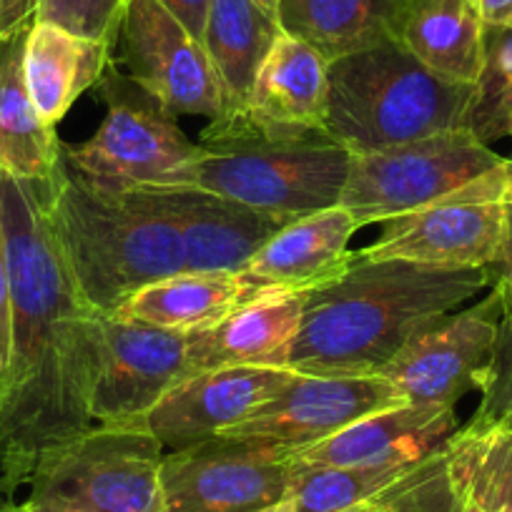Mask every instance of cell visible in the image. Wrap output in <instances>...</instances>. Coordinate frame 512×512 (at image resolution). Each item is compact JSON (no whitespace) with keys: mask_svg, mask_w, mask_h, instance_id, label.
<instances>
[{"mask_svg":"<svg viewBox=\"0 0 512 512\" xmlns=\"http://www.w3.org/2000/svg\"><path fill=\"white\" fill-rule=\"evenodd\" d=\"M11 354L0 382V485H28L48 452L93 427V309L48 224L41 181L0 176Z\"/></svg>","mask_w":512,"mask_h":512,"instance_id":"obj_1","label":"cell"},{"mask_svg":"<svg viewBox=\"0 0 512 512\" xmlns=\"http://www.w3.org/2000/svg\"><path fill=\"white\" fill-rule=\"evenodd\" d=\"M495 269H445L354 251L334 282L307 294L302 327L284 369L327 377H374L417 334L492 287Z\"/></svg>","mask_w":512,"mask_h":512,"instance_id":"obj_2","label":"cell"},{"mask_svg":"<svg viewBox=\"0 0 512 512\" xmlns=\"http://www.w3.org/2000/svg\"><path fill=\"white\" fill-rule=\"evenodd\" d=\"M41 189L58 249L93 312H116L139 289L186 272L179 229L144 189H98L63 149Z\"/></svg>","mask_w":512,"mask_h":512,"instance_id":"obj_3","label":"cell"},{"mask_svg":"<svg viewBox=\"0 0 512 512\" xmlns=\"http://www.w3.org/2000/svg\"><path fill=\"white\" fill-rule=\"evenodd\" d=\"M477 96V83L440 76L390 41L329 63L324 131L349 154L472 131Z\"/></svg>","mask_w":512,"mask_h":512,"instance_id":"obj_4","label":"cell"},{"mask_svg":"<svg viewBox=\"0 0 512 512\" xmlns=\"http://www.w3.org/2000/svg\"><path fill=\"white\" fill-rule=\"evenodd\" d=\"M191 186L282 219L339 206L352 154L327 131L284 134L236 116L201 131Z\"/></svg>","mask_w":512,"mask_h":512,"instance_id":"obj_5","label":"cell"},{"mask_svg":"<svg viewBox=\"0 0 512 512\" xmlns=\"http://www.w3.org/2000/svg\"><path fill=\"white\" fill-rule=\"evenodd\" d=\"M164 445L141 425H93L48 452L18 512H166Z\"/></svg>","mask_w":512,"mask_h":512,"instance_id":"obj_6","label":"cell"},{"mask_svg":"<svg viewBox=\"0 0 512 512\" xmlns=\"http://www.w3.org/2000/svg\"><path fill=\"white\" fill-rule=\"evenodd\" d=\"M106 118L83 144H63V156L106 191L191 186L199 146L169 108L111 63L98 81Z\"/></svg>","mask_w":512,"mask_h":512,"instance_id":"obj_7","label":"cell"},{"mask_svg":"<svg viewBox=\"0 0 512 512\" xmlns=\"http://www.w3.org/2000/svg\"><path fill=\"white\" fill-rule=\"evenodd\" d=\"M512 239V159L412 214L384 221L364 259H400L445 269H497Z\"/></svg>","mask_w":512,"mask_h":512,"instance_id":"obj_8","label":"cell"},{"mask_svg":"<svg viewBox=\"0 0 512 512\" xmlns=\"http://www.w3.org/2000/svg\"><path fill=\"white\" fill-rule=\"evenodd\" d=\"M505 161L470 128L352 154L339 206L354 216L359 229L384 224L435 204Z\"/></svg>","mask_w":512,"mask_h":512,"instance_id":"obj_9","label":"cell"},{"mask_svg":"<svg viewBox=\"0 0 512 512\" xmlns=\"http://www.w3.org/2000/svg\"><path fill=\"white\" fill-rule=\"evenodd\" d=\"M297 472L294 450L216 435L164 455L166 512H259L289 495Z\"/></svg>","mask_w":512,"mask_h":512,"instance_id":"obj_10","label":"cell"},{"mask_svg":"<svg viewBox=\"0 0 512 512\" xmlns=\"http://www.w3.org/2000/svg\"><path fill=\"white\" fill-rule=\"evenodd\" d=\"M93 425H139L189 377L186 332L151 327L123 314H93Z\"/></svg>","mask_w":512,"mask_h":512,"instance_id":"obj_11","label":"cell"},{"mask_svg":"<svg viewBox=\"0 0 512 512\" xmlns=\"http://www.w3.org/2000/svg\"><path fill=\"white\" fill-rule=\"evenodd\" d=\"M126 76L174 116L191 113L219 121L226 116L224 93L204 43L191 36L159 0H126L116 38Z\"/></svg>","mask_w":512,"mask_h":512,"instance_id":"obj_12","label":"cell"},{"mask_svg":"<svg viewBox=\"0 0 512 512\" xmlns=\"http://www.w3.org/2000/svg\"><path fill=\"white\" fill-rule=\"evenodd\" d=\"M407 405L400 392L379 374L327 377L294 372L282 390L249 417L219 435L234 440L302 450L337 435L362 417Z\"/></svg>","mask_w":512,"mask_h":512,"instance_id":"obj_13","label":"cell"},{"mask_svg":"<svg viewBox=\"0 0 512 512\" xmlns=\"http://www.w3.org/2000/svg\"><path fill=\"white\" fill-rule=\"evenodd\" d=\"M500 332V307L495 294L452 312L417 334L379 372L407 405L455 407L467 392L480 387Z\"/></svg>","mask_w":512,"mask_h":512,"instance_id":"obj_14","label":"cell"},{"mask_svg":"<svg viewBox=\"0 0 512 512\" xmlns=\"http://www.w3.org/2000/svg\"><path fill=\"white\" fill-rule=\"evenodd\" d=\"M284 367H226L196 372L139 422L164 445L166 452L214 440L259 405L272 400L292 379Z\"/></svg>","mask_w":512,"mask_h":512,"instance_id":"obj_15","label":"cell"},{"mask_svg":"<svg viewBox=\"0 0 512 512\" xmlns=\"http://www.w3.org/2000/svg\"><path fill=\"white\" fill-rule=\"evenodd\" d=\"M174 221L184 241L186 272H241L289 219L224 199L196 186L144 189Z\"/></svg>","mask_w":512,"mask_h":512,"instance_id":"obj_16","label":"cell"},{"mask_svg":"<svg viewBox=\"0 0 512 512\" xmlns=\"http://www.w3.org/2000/svg\"><path fill=\"white\" fill-rule=\"evenodd\" d=\"M359 224L342 206L289 221L239 274L254 294L314 292L334 282L354 259L349 239Z\"/></svg>","mask_w":512,"mask_h":512,"instance_id":"obj_17","label":"cell"},{"mask_svg":"<svg viewBox=\"0 0 512 512\" xmlns=\"http://www.w3.org/2000/svg\"><path fill=\"white\" fill-rule=\"evenodd\" d=\"M460 430L455 407L400 405L362 417L337 435L294 450L299 467L417 465Z\"/></svg>","mask_w":512,"mask_h":512,"instance_id":"obj_18","label":"cell"},{"mask_svg":"<svg viewBox=\"0 0 512 512\" xmlns=\"http://www.w3.org/2000/svg\"><path fill=\"white\" fill-rule=\"evenodd\" d=\"M309 292L259 294L219 322L186 334L189 372L226 367H282L302 327Z\"/></svg>","mask_w":512,"mask_h":512,"instance_id":"obj_19","label":"cell"},{"mask_svg":"<svg viewBox=\"0 0 512 512\" xmlns=\"http://www.w3.org/2000/svg\"><path fill=\"white\" fill-rule=\"evenodd\" d=\"M327 108V58L282 28L236 118L267 131L307 134L327 128Z\"/></svg>","mask_w":512,"mask_h":512,"instance_id":"obj_20","label":"cell"},{"mask_svg":"<svg viewBox=\"0 0 512 512\" xmlns=\"http://www.w3.org/2000/svg\"><path fill=\"white\" fill-rule=\"evenodd\" d=\"M113 63V43L76 36L48 21H36L26 33L23 76L36 111L48 126H58L73 103L98 86Z\"/></svg>","mask_w":512,"mask_h":512,"instance_id":"obj_21","label":"cell"},{"mask_svg":"<svg viewBox=\"0 0 512 512\" xmlns=\"http://www.w3.org/2000/svg\"><path fill=\"white\" fill-rule=\"evenodd\" d=\"M279 33L277 8L262 0H211L201 43L221 83L226 116L244 111L256 73Z\"/></svg>","mask_w":512,"mask_h":512,"instance_id":"obj_22","label":"cell"},{"mask_svg":"<svg viewBox=\"0 0 512 512\" xmlns=\"http://www.w3.org/2000/svg\"><path fill=\"white\" fill-rule=\"evenodd\" d=\"M482 31L470 0H405L395 41L440 76L477 83L485 68Z\"/></svg>","mask_w":512,"mask_h":512,"instance_id":"obj_23","label":"cell"},{"mask_svg":"<svg viewBox=\"0 0 512 512\" xmlns=\"http://www.w3.org/2000/svg\"><path fill=\"white\" fill-rule=\"evenodd\" d=\"M405 0H277L279 26L327 63L395 41Z\"/></svg>","mask_w":512,"mask_h":512,"instance_id":"obj_24","label":"cell"},{"mask_svg":"<svg viewBox=\"0 0 512 512\" xmlns=\"http://www.w3.org/2000/svg\"><path fill=\"white\" fill-rule=\"evenodd\" d=\"M26 33L0 43V176L48 181L61 159L63 141L56 126H48L36 111L26 88Z\"/></svg>","mask_w":512,"mask_h":512,"instance_id":"obj_25","label":"cell"},{"mask_svg":"<svg viewBox=\"0 0 512 512\" xmlns=\"http://www.w3.org/2000/svg\"><path fill=\"white\" fill-rule=\"evenodd\" d=\"M259 297L236 272H181L128 297L116 314L171 332H196Z\"/></svg>","mask_w":512,"mask_h":512,"instance_id":"obj_26","label":"cell"},{"mask_svg":"<svg viewBox=\"0 0 512 512\" xmlns=\"http://www.w3.org/2000/svg\"><path fill=\"white\" fill-rule=\"evenodd\" d=\"M445 457L460 500L512 512V427L472 417L445 442Z\"/></svg>","mask_w":512,"mask_h":512,"instance_id":"obj_27","label":"cell"},{"mask_svg":"<svg viewBox=\"0 0 512 512\" xmlns=\"http://www.w3.org/2000/svg\"><path fill=\"white\" fill-rule=\"evenodd\" d=\"M427 460V457H425ZM299 465V462H297ZM420 465V462H417ZM417 465L299 467L292 490L284 497L287 512H344L382 495L405 480Z\"/></svg>","mask_w":512,"mask_h":512,"instance_id":"obj_28","label":"cell"},{"mask_svg":"<svg viewBox=\"0 0 512 512\" xmlns=\"http://www.w3.org/2000/svg\"><path fill=\"white\" fill-rule=\"evenodd\" d=\"M382 512H460V497L447 470L445 445L392 485Z\"/></svg>","mask_w":512,"mask_h":512,"instance_id":"obj_29","label":"cell"},{"mask_svg":"<svg viewBox=\"0 0 512 512\" xmlns=\"http://www.w3.org/2000/svg\"><path fill=\"white\" fill-rule=\"evenodd\" d=\"M126 0H38L36 21L56 23L76 36L113 43Z\"/></svg>","mask_w":512,"mask_h":512,"instance_id":"obj_30","label":"cell"},{"mask_svg":"<svg viewBox=\"0 0 512 512\" xmlns=\"http://www.w3.org/2000/svg\"><path fill=\"white\" fill-rule=\"evenodd\" d=\"M477 392L482 400L472 417L512 427V324L500 322L495 349L482 372Z\"/></svg>","mask_w":512,"mask_h":512,"instance_id":"obj_31","label":"cell"},{"mask_svg":"<svg viewBox=\"0 0 512 512\" xmlns=\"http://www.w3.org/2000/svg\"><path fill=\"white\" fill-rule=\"evenodd\" d=\"M482 43H485V68L477 81L480 96H477L475 116L492 106L507 88H512V26L485 28Z\"/></svg>","mask_w":512,"mask_h":512,"instance_id":"obj_32","label":"cell"},{"mask_svg":"<svg viewBox=\"0 0 512 512\" xmlns=\"http://www.w3.org/2000/svg\"><path fill=\"white\" fill-rule=\"evenodd\" d=\"M472 134L485 144L502 136H512V88H507L492 106L472 118Z\"/></svg>","mask_w":512,"mask_h":512,"instance_id":"obj_33","label":"cell"},{"mask_svg":"<svg viewBox=\"0 0 512 512\" xmlns=\"http://www.w3.org/2000/svg\"><path fill=\"white\" fill-rule=\"evenodd\" d=\"M8 354H11V279H8L3 229H0V382L6 374Z\"/></svg>","mask_w":512,"mask_h":512,"instance_id":"obj_34","label":"cell"},{"mask_svg":"<svg viewBox=\"0 0 512 512\" xmlns=\"http://www.w3.org/2000/svg\"><path fill=\"white\" fill-rule=\"evenodd\" d=\"M36 18L38 0H0V43L26 33Z\"/></svg>","mask_w":512,"mask_h":512,"instance_id":"obj_35","label":"cell"},{"mask_svg":"<svg viewBox=\"0 0 512 512\" xmlns=\"http://www.w3.org/2000/svg\"><path fill=\"white\" fill-rule=\"evenodd\" d=\"M159 3L191 33V36H196L201 41L211 0H159Z\"/></svg>","mask_w":512,"mask_h":512,"instance_id":"obj_36","label":"cell"},{"mask_svg":"<svg viewBox=\"0 0 512 512\" xmlns=\"http://www.w3.org/2000/svg\"><path fill=\"white\" fill-rule=\"evenodd\" d=\"M492 294L500 307V322L512 324V239L507 246V254L500 267L495 269V282H492Z\"/></svg>","mask_w":512,"mask_h":512,"instance_id":"obj_37","label":"cell"},{"mask_svg":"<svg viewBox=\"0 0 512 512\" xmlns=\"http://www.w3.org/2000/svg\"><path fill=\"white\" fill-rule=\"evenodd\" d=\"M482 28L512 26V0H470Z\"/></svg>","mask_w":512,"mask_h":512,"instance_id":"obj_38","label":"cell"},{"mask_svg":"<svg viewBox=\"0 0 512 512\" xmlns=\"http://www.w3.org/2000/svg\"><path fill=\"white\" fill-rule=\"evenodd\" d=\"M390 490H384L382 495L372 497V500H367V502H359V505L349 507V510H344V512H382V507L387 505V497H390Z\"/></svg>","mask_w":512,"mask_h":512,"instance_id":"obj_39","label":"cell"},{"mask_svg":"<svg viewBox=\"0 0 512 512\" xmlns=\"http://www.w3.org/2000/svg\"><path fill=\"white\" fill-rule=\"evenodd\" d=\"M0 512H18V502L13 500V495H8L0 485Z\"/></svg>","mask_w":512,"mask_h":512,"instance_id":"obj_40","label":"cell"},{"mask_svg":"<svg viewBox=\"0 0 512 512\" xmlns=\"http://www.w3.org/2000/svg\"><path fill=\"white\" fill-rule=\"evenodd\" d=\"M460 512H485L477 502L472 500H460Z\"/></svg>","mask_w":512,"mask_h":512,"instance_id":"obj_41","label":"cell"},{"mask_svg":"<svg viewBox=\"0 0 512 512\" xmlns=\"http://www.w3.org/2000/svg\"><path fill=\"white\" fill-rule=\"evenodd\" d=\"M259 512H287V510H284V500H282V502H279V505L264 507V510H259Z\"/></svg>","mask_w":512,"mask_h":512,"instance_id":"obj_42","label":"cell"},{"mask_svg":"<svg viewBox=\"0 0 512 512\" xmlns=\"http://www.w3.org/2000/svg\"><path fill=\"white\" fill-rule=\"evenodd\" d=\"M262 3L269 8H277V0H262Z\"/></svg>","mask_w":512,"mask_h":512,"instance_id":"obj_43","label":"cell"}]
</instances>
